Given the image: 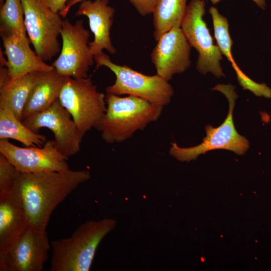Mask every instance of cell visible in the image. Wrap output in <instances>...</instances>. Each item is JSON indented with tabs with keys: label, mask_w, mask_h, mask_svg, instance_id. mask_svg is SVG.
Returning <instances> with one entry per match:
<instances>
[{
	"label": "cell",
	"mask_w": 271,
	"mask_h": 271,
	"mask_svg": "<svg viewBox=\"0 0 271 271\" xmlns=\"http://www.w3.org/2000/svg\"><path fill=\"white\" fill-rule=\"evenodd\" d=\"M90 177L85 170L36 173L17 170L13 193L21 202L30 225L45 232L56 207Z\"/></svg>",
	"instance_id": "6da1fadb"
},
{
	"label": "cell",
	"mask_w": 271,
	"mask_h": 271,
	"mask_svg": "<svg viewBox=\"0 0 271 271\" xmlns=\"http://www.w3.org/2000/svg\"><path fill=\"white\" fill-rule=\"evenodd\" d=\"M106 110L95 128L109 144L122 142L160 116L163 106L133 95L120 97L106 92Z\"/></svg>",
	"instance_id": "7a4b0ae2"
},
{
	"label": "cell",
	"mask_w": 271,
	"mask_h": 271,
	"mask_svg": "<svg viewBox=\"0 0 271 271\" xmlns=\"http://www.w3.org/2000/svg\"><path fill=\"white\" fill-rule=\"evenodd\" d=\"M116 223L110 218L89 220L80 224L70 237L53 240L50 270H89L99 244Z\"/></svg>",
	"instance_id": "3957f363"
},
{
	"label": "cell",
	"mask_w": 271,
	"mask_h": 271,
	"mask_svg": "<svg viewBox=\"0 0 271 271\" xmlns=\"http://www.w3.org/2000/svg\"><path fill=\"white\" fill-rule=\"evenodd\" d=\"M94 59L96 68L105 66L115 76L114 83L106 88V92L117 95H133L159 106L170 103L174 94L173 87L159 75H145L127 66L114 63L103 52L95 55Z\"/></svg>",
	"instance_id": "277c9868"
},
{
	"label": "cell",
	"mask_w": 271,
	"mask_h": 271,
	"mask_svg": "<svg viewBox=\"0 0 271 271\" xmlns=\"http://www.w3.org/2000/svg\"><path fill=\"white\" fill-rule=\"evenodd\" d=\"M235 87L230 84H217L212 88L222 93L227 98L229 108L227 116L219 126L211 125L205 126L206 137L200 144L190 148H181L176 143H172L169 153L171 156L181 161L194 160L200 154L211 150L225 149L231 151L238 155L244 154L249 148V142L239 134L235 129L233 112L237 95Z\"/></svg>",
	"instance_id": "5b68a950"
},
{
	"label": "cell",
	"mask_w": 271,
	"mask_h": 271,
	"mask_svg": "<svg viewBox=\"0 0 271 271\" xmlns=\"http://www.w3.org/2000/svg\"><path fill=\"white\" fill-rule=\"evenodd\" d=\"M97 88L91 76L68 77L59 96L60 102L71 114L82 138L96 127L106 110L105 95Z\"/></svg>",
	"instance_id": "8992f818"
},
{
	"label": "cell",
	"mask_w": 271,
	"mask_h": 271,
	"mask_svg": "<svg viewBox=\"0 0 271 271\" xmlns=\"http://www.w3.org/2000/svg\"><path fill=\"white\" fill-rule=\"evenodd\" d=\"M21 1L27 34L36 53L45 62L51 60L61 51L63 18L42 0Z\"/></svg>",
	"instance_id": "52a82bcc"
},
{
	"label": "cell",
	"mask_w": 271,
	"mask_h": 271,
	"mask_svg": "<svg viewBox=\"0 0 271 271\" xmlns=\"http://www.w3.org/2000/svg\"><path fill=\"white\" fill-rule=\"evenodd\" d=\"M205 6L203 0H192L187 6L180 27L190 47L198 53L197 70L203 74L210 72L220 78L224 76L220 64L222 54L219 47L214 44L203 19Z\"/></svg>",
	"instance_id": "ba28073f"
},
{
	"label": "cell",
	"mask_w": 271,
	"mask_h": 271,
	"mask_svg": "<svg viewBox=\"0 0 271 271\" xmlns=\"http://www.w3.org/2000/svg\"><path fill=\"white\" fill-rule=\"evenodd\" d=\"M60 36L61 51L52 65L62 76L74 79L87 77L94 59L89 45L90 34L84 27V21L79 20L73 24L63 20Z\"/></svg>",
	"instance_id": "9c48e42d"
},
{
	"label": "cell",
	"mask_w": 271,
	"mask_h": 271,
	"mask_svg": "<svg viewBox=\"0 0 271 271\" xmlns=\"http://www.w3.org/2000/svg\"><path fill=\"white\" fill-rule=\"evenodd\" d=\"M22 122L36 133L44 127L51 130L57 148L68 158L80 151L82 137L71 114L59 99L47 109L25 118Z\"/></svg>",
	"instance_id": "30bf717a"
},
{
	"label": "cell",
	"mask_w": 271,
	"mask_h": 271,
	"mask_svg": "<svg viewBox=\"0 0 271 271\" xmlns=\"http://www.w3.org/2000/svg\"><path fill=\"white\" fill-rule=\"evenodd\" d=\"M0 153L17 170L24 173L63 172L70 169L68 157L61 153L54 140L46 141L43 147H18L8 139H0Z\"/></svg>",
	"instance_id": "8fae6325"
},
{
	"label": "cell",
	"mask_w": 271,
	"mask_h": 271,
	"mask_svg": "<svg viewBox=\"0 0 271 271\" xmlns=\"http://www.w3.org/2000/svg\"><path fill=\"white\" fill-rule=\"evenodd\" d=\"M50 248L46 231L29 224L8 252L3 271H41Z\"/></svg>",
	"instance_id": "7c38bea8"
},
{
	"label": "cell",
	"mask_w": 271,
	"mask_h": 271,
	"mask_svg": "<svg viewBox=\"0 0 271 271\" xmlns=\"http://www.w3.org/2000/svg\"><path fill=\"white\" fill-rule=\"evenodd\" d=\"M190 48L181 27L165 33L151 54L157 74L169 81L174 74L185 72L191 64Z\"/></svg>",
	"instance_id": "4fadbf2b"
},
{
	"label": "cell",
	"mask_w": 271,
	"mask_h": 271,
	"mask_svg": "<svg viewBox=\"0 0 271 271\" xmlns=\"http://www.w3.org/2000/svg\"><path fill=\"white\" fill-rule=\"evenodd\" d=\"M108 0H84L80 2L76 16H85L94 35L89 42L92 54L94 56L106 50L114 54L116 49L112 44L110 29L113 23L115 9L108 5Z\"/></svg>",
	"instance_id": "5bb4252c"
},
{
	"label": "cell",
	"mask_w": 271,
	"mask_h": 271,
	"mask_svg": "<svg viewBox=\"0 0 271 271\" xmlns=\"http://www.w3.org/2000/svg\"><path fill=\"white\" fill-rule=\"evenodd\" d=\"M0 34L7 58L6 67L12 81L31 72L49 71L54 69L32 51L29 40L6 31L0 30Z\"/></svg>",
	"instance_id": "9a60e30c"
},
{
	"label": "cell",
	"mask_w": 271,
	"mask_h": 271,
	"mask_svg": "<svg viewBox=\"0 0 271 271\" xmlns=\"http://www.w3.org/2000/svg\"><path fill=\"white\" fill-rule=\"evenodd\" d=\"M30 224L16 195L0 200V270L3 271L8 252Z\"/></svg>",
	"instance_id": "2e32d148"
},
{
	"label": "cell",
	"mask_w": 271,
	"mask_h": 271,
	"mask_svg": "<svg viewBox=\"0 0 271 271\" xmlns=\"http://www.w3.org/2000/svg\"><path fill=\"white\" fill-rule=\"evenodd\" d=\"M67 78L60 75L55 69L42 72L26 103L23 119L33 113L47 109L58 100Z\"/></svg>",
	"instance_id": "e0dca14e"
},
{
	"label": "cell",
	"mask_w": 271,
	"mask_h": 271,
	"mask_svg": "<svg viewBox=\"0 0 271 271\" xmlns=\"http://www.w3.org/2000/svg\"><path fill=\"white\" fill-rule=\"evenodd\" d=\"M41 72L27 74L0 87V108L11 110L22 121L26 103Z\"/></svg>",
	"instance_id": "ac0fdd59"
},
{
	"label": "cell",
	"mask_w": 271,
	"mask_h": 271,
	"mask_svg": "<svg viewBox=\"0 0 271 271\" xmlns=\"http://www.w3.org/2000/svg\"><path fill=\"white\" fill-rule=\"evenodd\" d=\"M187 0H159L153 13L156 41L171 29L181 27Z\"/></svg>",
	"instance_id": "d6986e66"
},
{
	"label": "cell",
	"mask_w": 271,
	"mask_h": 271,
	"mask_svg": "<svg viewBox=\"0 0 271 271\" xmlns=\"http://www.w3.org/2000/svg\"><path fill=\"white\" fill-rule=\"evenodd\" d=\"M13 139L26 147L43 146L44 135L36 133L25 126L10 110L0 108V139Z\"/></svg>",
	"instance_id": "ffe728a7"
},
{
	"label": "cell",
	"mask_w": 271,
	"mask_h": 271,
	"mask_svg": "<svg viewBox=\"0 0 271 271\" xmlns=\"http://www.w3.org/2000/svg\"><path fill=\"white\" fill-rule=\"evenodd\" d=\"M0 21V30L11 32L25 40H29L27 36L21 0H5L1 7Z\"/></svg>",
	"instance_id": "44dd1931"
},
{
	"label": "cell",
	"mask_w": 271,
	"mask_h": 271,
	"mask_svg": "<svg viewBox=\"0 0 271 271\" xmlns=\"http://www.w3.org/2000/svg\"><path fill=\"white\" fill-rule=\"evenodd\" d=\"M17 172L14 166L0 153V200L7 198L13 193Z\"/></svg>",
	"instance_id": "7402d4cb"
},
{
	"label": "cell",
	"mask_w": 271,
	"mask_h": 271,
	"mask_svg": "<svg viewBox=\"0 0 271 271\" xmlns=\"http://www.w3.org/2000/svg\"><path fill=\"white\" fill-rule=\"evenodd\" d=\"M142 16L153 14L159 0H129Z\"/></svg>",
	"instance_id": "603a6c76"
},
{
	"label": "cell",
	"mask_w": 271,
	"mask_h": 271,
	"mask_svg": "<svg viewBox=\"0 0 271 271\" xmlns=\"http://www.w3.org/2000/svg\"><path fill=\"white\" fill-rule=\"evenodd\" d=\"M44 3L55 13L60 14L64 11L69 0H42Z\"/></svg>",
	"instance_id": "cb8c5ba5"
},
{
	"label": "cell",
	"mask_w": 271,
	"mask_h": 271,
	"mask_svg": "<svg viewBox=\"0 0 271 271\" xmlns=\"http://www.w3.org/2000/svg\"><path fill=\"white\" fill-rule=\"evenodd\" d=\"M83 1L84 0H69L67 3L65 9L59 15L63 19L65 18L67 16L70 9L75 5L80 3Z\"/></svg>",
	"instance_id": "d4e9b609"
},
{
	"label": "cell",
	"mask_w": 271,
	"mask_h": 271,
	"mask_svg": "<svg viewBox=\"0 0 271 271\" xmlns=\"http://www.w3.org/2000/svg\"><path fill=\"white\" fill-rule=\"evenodd\" d=\"M211 2L215 5L217 4L220 0H210ZM253 1L259 8L264 10L266 7L265 0H252Z\"/></svg>",
	"instance_id": "484cf974"
},
{
	"label": "cell",
	"mask_w": 271,
	"mask_h": 271,
	"mask_svg": "<svg viewBox=\"0 0 271 271\" xmlns=\"http://www.w3.org/2000/svg\"><path fill=\"white\" fill-rule=\"evenodd\" d=\"M5 0H0V6L1 7L3 5Z\"/></svg>",
	"instance_id": "4316f807"
}]
</instances>
